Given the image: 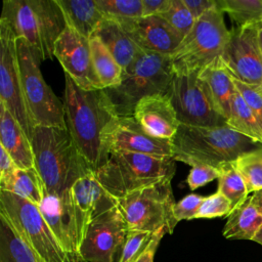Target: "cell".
Instances as JSON below:
<instances>
[{
	"mask_svg": "<svg viewBox=\"0 0 262 262\" xmlns=\"http://www.w3.org/2000/svg\"><path fill=\"white\" fill-rule=\"evenodd\" d=\"M173 75L170 55L142 50L124 70L120 85L103 90L116 116H133L140 99L168 92Z\"/></svg>",
	"mask_w": 262,
	"mask_h": 262,
	"instance_id": "6",
	"label": "cell"
},
{
	"mask_svg": "<svg viewBox=\"0 0 262 262\" xmlns=\"http://www.w3.org/2000/svg\"><path fill=\"white\" fill-rule=\"evenodd\" d=\"M184 5L195 19L217 5V0H183Z\"/></svg>",
	"mask_w": 262,
	"mask_h": 262,
	"instance_id": "41",
	"label": "cell"
},
{
	"mask_svg": "<svg viewBox=\"0 0 262 262\" xmlns=\"http://www.w3.org/2000/svg\"><path fill=\"white\" fill-rule=\"evenodd\" d=\"M38 207L63 250L76 262H87L80 254L81 241L71 188L61 192L44 189L42 202Z\"/></svg>",
	"mask_w": 262,
	"mask_h": 262,
	"instance_id": "16",
	"label": "cell"
},
{
	"mask_svg": "<svg viewBox=\"0 0 262 262\" xmlns=\"http://www.w3.org/2000/svg\"><path fill=\"white\" fill-rule=\"evenodd\" d=\"M0 183L7 180L18 168L9 154L0 146Z\"/></svg>",
	"mask_w": 262,
	"mask_h": 262,
	"instance_id": "42",
	"label": "cell"
},
{
	"mask_svg": "<svg viewBox=\"0 0 262 262\" xmlns=\"http://www.w3.org/2000/svg\"><path fill=\"white\" fill-rule=\"evenodd\" d=\"M0 146L9 154L19 169L35 168L31 139L2 103H0Z\"/></svg>",
	"mask_w": 262,
	"mask_h": 262,
	"instance_id": "21",
	"label": "cell"
},
{
	"mask_svg": "<svg viewBox=\"0 0 262 262\" xmlns=\"http://www.w3.org/2000/svg\"><path fill=\"white\" fill-rule=\"evenodd\" d=\"M0 190L14 193L39 206L43 199L44 185L36 168H17L7 180L0 183Z\"/></svg>",
	"mask_w": 262,
	"mask_h": 262,
	"instance_id": "27",
	"label": "cell"
},
{
	"mask_svg": "<svg viewBox=\"0 0 262 262\" xmlns=\"http://www.w3.org/2000/svg\"><path fill=\"white\" fill-rule=\"evenodd\" d=\"M37 169L44 189L68 190L93 169L78 150L68 128L36 126L31 138Z\"/></svg>",
	"mask_w": 262,
	"mask_h": 262,
	"instance_id": "2",
	"label": "cell"
},
{
	"mask_svg": "<svg viewBox=\"0 0 262 262\" xmlns=\"http://www.w3.org/2000/svg\"><path fill=\"white\" fill-rule=\"evenodd\" d=\"M253 241L256 242V243H258V244H260V245L262 246V226H261V228L259 229V231L257 232V234L255 235V237H254Z\"/></svg>",
	"mask_w": 262,
	"mask_h": 262,
	"instance_id": "45",
	"label": "cell"
},
{
	"mask_svg": "<svg viewBox=\"0 0 262 262\" xmlns=\"http://www.w3.org/2000/svg\"><path fill=\"white\" fill-rule=\"evenodd\" d=\"M252 25L234 28L222 53L221 60L231 76L243 83L262 85V52L259 28Z\"/></svg>",
	"mask_w": 262,
	"mask_h": 262,
	"instance_id": "15",
	"label": "cell"
},
{
	"mask_svg": "<svg viewBox=\"0 0 262 262\" xmlns=\"http://www.w3.org/2000/svg\"><path fill=\"white\" fill-rule=\"evenodd\" d=\"M94 36H97L125 70L142 51L130 38L123 27L113 19L103 18Z\"/></svg>",
	"mask_w": 262,
	"mask_h": 262,
	"instance_id": "24",
	"label": "cell"
},
{
	"mask_svg": "<svg viewBox=\"0 0 262 262\" xmlns=\"http://www.w3.org/2000/svg\"><path fill=\"white\" fill-rule=\"evenodd\" d=\"M63 107L68 130L80 154L95 171L102 164L101 133L116 117L103 89L86 90L64 74Z\"/></svg>",
	"mask_w": 262,
	"mask_h": 262,
	"instance_id": "1",
	"label": "cell"
},
{
	"mask_svg": "<svg viewBox=\"0 0 262 262\" xmlns=\"http://www.w3.org/2000/svg\"><path fill=\"white\" fill-rule=\"evenodd\" d=\"M199 78L205 83L217 111L227 120L236 89L233 77L221 58L203 69L199 73Z\"/></svg>",
	"mask_w": 262,
	"mask_h": 262,
	"instance_id": "22",
	"label": "cell"
},
{
	"mask_svg": "<svg viewBox=\"0 0 262 262\" xmlns=\"http://www.w3.org/2000/svg\"><path fill=\"white\" fill-rule=\"evenodd\" d=\"M218 189L226 196L232 206V210L243 204L249 198V191L245 180L237 171L234 162L224 163L218 167Z\"/></svg>",
	"mask_w": 262,
	"mask_h": 262,
	"instance_id": "30",
	"label": "cell"
},
{
	"mask_svg": "<svg viewBox=\"0 0 262 262\" xmlns=\"http://www.w3.org/2000/svg\"><path fill=\"white\" fill-rule=\"evenodd\" d=\"M217 5L237 28L262 25V0H217Z\"/></svg>",
	"mask_w": 262,
	"mask_h": 262,
	"instance_id": "31",
	"label": "cell"
},
{
	"mask_svg": "<svg viewBox=\"0 0 262 262\" xmlns=\"http://www.w3.org/2000/svg\"><path fill=\"white\" fill-rule=\"evenodd\" d=\"M172 179H165L130 192L118 200V206L129 230L156 232L166 228L172 234L178 223L173 215L175 206Z\"/></svg>",
	"mask_w": 262,
	"mask_h": 262,
	"instance_id": "10",
	"label": "cell"
},
{
	"mask_svg": "<svg viewBox=\"0 0 262 262\" xmlns=\"http://www.w3.org/2000/svg\"><path fill=\"white\" fill-rule=\"evenodd\" d=\"M172 0H142V16L162 15L167 11Z\"/></svg>",
	"mask_w": 262,
	"mask_h": 262,
	"instance_id": "43",
	"label": "cell"
},
{
	"mask_svg": "<svg viewBox=\"0 0 262 262\" xmlns=\"http://www.w3.org/2000/svg\"><path fill=\"white\" fill-rule=\"evenodd\" d=\"M262 226V213L249 196L227 216L222 234L228 239L253 241Z\"/></svg>",
	"mask_w": 262,
	"mask_h": 262,
	"instance_id": "25",
	"label": "cell"
},
{
	"mask_svg": "<svg viewBox=\"0 0 262 262\" xmlns=\"http://www.w3.org/2000/svg\"><path fill=\"white\" fill-rule=\"evenodd\" d=\"M128 226L119 206L96 216L80 245L87 262H116L128 234Z\"/></svg>",
	"mask_w": 262,
	"mask_h": 262,
	"instance_id": "13",
	"label": "cell"
},
{
	"mask_svg": "<svg viewBox=\"0 0 262 262\" xmlns=\"http://www.w3.org/2000/svg\"><path fill=\"white\" fill-rule=\"evenodd\" d=\"M0 262H39L9 221L0 213Z\"/></svg>",
	"mask_w": 262,
	"mask_h": 262,
	"instance_id": "28",
	"label": "cell"
},
{
	"mask_svg": "<svg viewBox=\"0 0 262 262\" xmlns=\"http://www.w3.org/2000/svg\"><path fill=\"white\" fill-rule=\"evenodd\" d=\"M16 50L24 97L34 127L68 128L63 102L54 94L42 76L40 53L20 38H16Z\"/></svg>",
	"mask_w": 262,
	"mask_h": 262,
	"instance_id": "9",
	"label": "cell"
},
{
	"mask_svg": "<svg viewBox=\"0 0 262 262\" xmlns=\"http://www.w3.org/2000/svg\"><path fill=\"white\" fill-rule=\"evenodd\" d=\"M166 233H168V230L166 228H162L154 232L150 242L134 262H154V258L159 247V244Z\"/></svg>",
	"mask_w": 262,
	"mask_h": 262,
	"instance_id": "40",
	"label": "cell"
},
{
	"mask_svg": "<svg viewBox=\"0 0 262 262\" xmlns=\"http://www.w3.org/2000/svg\"><path fill=\"white\" fill-rule=\"evenodd\" d=\"M251 200L254 203V205L258 208V210L262 213V190L254 192V194L251 195Z\"/></svg>",
	"mask_w": 262,
	"mask_h": 262,
	"instance_id": "44",
	"label": "cell"
},
{
	"mask_svg": "<svg viewBox=\"0 0 262 262\" xmlns=\"http://www.w3.org/2000/svg\"><path fill=\"white\" fill-rule=\"evenodd\" d=\"M144 51L171 55L183 38L160 15L140 16L119 23Z\"/></svg>",
	"mask_w": 262,
	"mask_h": 262,
	"instance_id": "19",
	"label": "cell"
},
{
	"mask_svg": "<svg viewBox=\"0 0 262 262\" xmlns=\"http://www.w3.org/2000/svg\"><path fill=\"white\" fill-rule=\"evenodd\" d=\"M175 162L172 157L118 150L110 152L94 173L104 189L119 200L147 185L172 179Z\"/></svg>",
	"mask_w": 262,
	"mask_h": 262,
	"instance_id": "4",
	"label": "cell"
},
{
	"mask_svg": "<svg viewBox=\"0 0 262 262\" xmlns=\"http://www.w3.org/2000/svg\"><path fill=\"white\" fill-rule=\"evenodd\" d=\"M0 213L9 221L39 262H76L60 246L36 204L0 190Z\"/></svg>",
	"mask_w": 262,
	"mask_h": 262,
	"instance_id": "8",
	"label": "cell"
},
{
	"mask_svg": "<svg viewBox=\"0 0 262 262\" xmlns=\"http://www.w3.org/2000/svg\"><path fill=\"white\" fill-rule=\"evenodd\" d=\"M104 18L123 21L142 16V0H96Z\"/></svg>",
	"mask_w": 262,
	"mask_h": 262,
	"instance_id": "33",
	"label": "cell"
},
{
	"mask_svg": "<svg viewBox=\"0 0 262 262\" xmlns=\"http://www.w3.org/2000/svg\"><path fill=\"white\" fill-rule=\"evenodd\" d=\"M101 143L102 164L110 152L118 150L172 157L171 140L150 135L133 116L114 117L101 133Z\"/></svg>",
	"mask_w": 262,
	"mask_h": 262,
	"instance_id": "14",
	"label": "cell"
},
{
	"mask_svg": "<svg viewBox=\"0 0 262 262\" xmlns=\"http://www.w3.org/2000/svg\"><path fill=\"white\" fill-rule=\"evenodd\" d=\"M227 125L238 133L249 137L254 142L262 145V127L237 90H235L232 97Z\"/></svg>",
	"mask_w": 262,
	"mask_h": 262,
	"instance_id": "29",
	"label": "cell"
},
{
	"mask_svg": "<svg viewBox=\"0 0 262 262\" xmlns=\"http://www.w3.org/2000/svg\"><path fill=\"white\" fill-rule=\"evenodd\" d=\"M0 103H2L32 138V123L23 92L16 37L10 27L0 20Z\"/></svg>",
	"mask_w": 262,
	"mask_h": 262,
	"instance_id": "12",
	"label": "cell"
},
{
	"mask_svg": "<svg viewBox=\"0 0 262 262\" xmlns=\"http://www.w3.org/2000/svg\"><path fill=\"white\" fill-rule=\"evenodd\" d=\"M66 26L86 39L94 36L104 16L96 0H56Z\"/></svg>",
	"mask_w": 262,
	"mask_h": 262,
	"instance_id": "23",
	"label": "cell"
},
{
	"mask_svg": "<svg viewBox=\"0 0 262 262\" xmlns=\"http://www.w3.org/2000/svg\"><path fill=\"white\" fill-rule=\"evenodd\" d=\"M152 234L154 232L148 231L129 230L116 262H134L141 252L146 248Z\"/></svg>",
	"mask_w": 262,
	"mask_h": 262,
	"instance_id": "35",
	"label": "cell"
},
{
	"mask_svg": "<svg viewBox=\"0 0 262 262\" xmlns=\"http://www.w3.org/2000/svg\"><path fill=\"white\" fill-rule=\"evenodd\" d=\"M0 20L35 48L42 60L53 58L55 42L66 28L56 0H4Z\"/></svg>",
	"mask_w": 262,
	"mask_h": 262,
	"instance_id": "5",
	"label": "cell"
},
{
	"mask_svg": "<svg viewBox=\"0 0 262 262\" xmlns=\"http://www.w3.org/2000/svg\"><path fill=\"white\" fill-rule=\"evenodd\" d=\"M218 168L206 164H194L191 166L189 174L186 178V183L191 190H194L215 179H218Z\"/></svg>",
	"mask_w": 262,
	"mask_h": 262,
	"instance_id": "39",
	"label": "cell"
},
{
	"mask_svg": "<svg viewBox=\"0 0 262 262\" xmlns=\"http://www.w3.org/2000/svg\"><path fill=\"white\" fill-rule=\"evenodd\" d=\"M54 57L64 74L86 90L101 89L93 72L89 40L66 26L54 45Z\"/></svg>",
	"mask_w": 262,
	"mask_h": 262,
	"instance_id": "17",
	"label": "cell"
},
{
	"mask_svg": "<svg viewBox=\"0 0 262 262\" xmlns=\"http://www.w3.org/2000/svg\"><path fill=\"white\" fill-rule=\"evenodd\" d=\"M133 117L150 135L167 140L173 139L180 126L167 93L154 94L140 99L134 108Z\"/></svg>",
	"mask_w": 262,
	"mask_h": 262,
	"instance_id": "20",
	"label": "cell"
},
{
	"mask_svg": "<svg viewBox=\"0 0 262 262\" xmlns=\"http://www.w3.org/2000/svg\"><path fill=\"white\" fill-rule=\"evenodd\" d=\"M259 43H260V48L262 52V25L259 28Z\"/></svg>",
	"mask_w": 262,
	"mask_h": 262,
	"instance_id": "46",
	"label": "cell"
},
{
	"mask_svg": "<svg viewBox=\"0 0 262 262\" xmlns=\"http://www.w3.org/2000/svg\"><path fill=\"white\" fill-rule=\"evenodd\" d=\"M167 94L170 96L180 124L203 127L227 124V120L217 111L198 73L174 74Z\"/></svg>",
	"mask_w": 262,
	"mask_h": 262,
	"instance_id": "11",
	"label": "cell"
},
{
	"mask_svg": "<svg viewBox=\"0 0 262 262\" xmlns=\"http://www.w3.org/2000/svg\"><path fill=\"white\" fill-rule=\"evenodd\" d=\"M93 72L101 89L120 85L123 77V68L115 59L110 50L97 36L89 39Z\"/></svg>",
	"mask_w": 262,
	"mask_h": 262,
	"instance_id": "26",
	"label": "cell"
},
{
	"mask_svg": "<svg viewBox=\"0 0 262 262\" xmlns=\"http://www.w3.org/2000/svg\"><path fill=\"white\" fill-rule=\"evenodd\" d=\"M261 151H262V149H261Z\"/></svg>",
	"mask_w": 262,
	"mask_h": 262,
	"instance_id": "47",
	"label": "cell"
},
{
	"mask_svg": "<svg viewBox=\"0 0 262 262\" xmlns=\"http://www.w3.org/2000/svg\"><path fill=\"white\" fill-rule=\"evenodd\" d=\"M205 196L190 193L177 202L173 208V215L177 222L195 219Z\"/></svg>",
	"mask_w": 262,
	"mask_h": 262,
	"instance_id": "38",
	"label": "cell"
},
{
	"mask_svg": "<svg viewBox=\"0 0 262 262\" xmlns=\"http://www.w3.org/2000/svg\"><path fill=\"white\" fill-rule=\"evenodd\" d=\"M223 13L216 5L195 20L190 32L170 55L173 74H199L221 58L230 38Z\"/></svg>",
	"mask_w": 262,
	"mask_h": 262,
	"instance_id": "7",
	"label": "cell"
},
{
	"mask_svg": "<svg viewBox=\"0 0 262 262\" xmlns=\"http://www.w3.org/2000/svg\"><path fill=\"white\" fill-rule=\"evenodd\" d=\"M160 16L163 17L182 38L190 32L196 20L184 5L183 0H172L167 11Z\"/></svg>",
	"mask_w": 262,
	"mask_h": 262,
	"instance_id": "34",
	"label": "cell"
},
{
	"mask_svg": "<svg viewBox=\"0 0 262 262\" xmlns=\"http://www.w3.org/2000/svg\"><path fill=\"white\" fill-rule=\"evenodd\" d=\"M171 142L172 158L190 167L206 164L218 168L224 163L234 162L246 152L262 148L261 144L227 124L212 127L180 124Z\"/></svg>",
	"mask_w": 262,
	"mask_h": 262,
	"instance_id": "3",
	"label": "cell"
},
{
	"mask_svg": "<svg viewBox=\"0 0 262 262\" xmlns=\"http://www.w3.org/2000/svg\"><path fill=\"white\" fill-rule=\"evenodd\" d=\"M231 211L232 206L230 201L221 192L216 191L209 196H205L195 219H211L216 217L228 216Z\"/></svg>",
	"mask_w": 262,
	"mask_h": 262,
	"instance_id": "36",
	"label": "cell"
},
{
	"mask_svg": "<svg viewBox=\"0 0 262 262\" xmlns=\"http://www.w3.org/2000/svg\"><path fill=\"white\" fill-rule=\"evenodd\" d=\"M71 192L82 243L90 222L96 216L118 206V200L112 196L98 182L94 170L76 180L71 187Z\"/></svg>",
	"mask_w": 262,
	"mask_h": 262,
	"instance_id": "18",
	"label": "cell"
},
{
	"mask_svg": "<svg viewBox=\"0 0 262 262\" xmlns=\"http://www.w3.org/2000/svg\"><path fill=\"white\" fill-rule=\"evenodd\" d=\"M262 148L246 152L234 161V165L246 182L249 193L262 190Z\"/></svg>",
	"mask_w": 262,
	"mask_h": 262,
	"instance_id": "32",
	"label": "cell"
},
{
	"mask_svg": "<svg viewBox=\"0 0 262 262\" xmlns=\"http://www.w3.org/2000/svg\"><path fill=\"white\" fill-rule=\"evenodd\" d=\"M234 86L262 127V85H250L233 78Z\"/></svg>",
	"mask_w": 262,
	"mask_h": 262,
	"instance_id": "37",
	"label": "cell"
}]
</instances>
